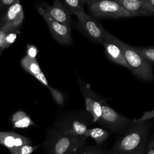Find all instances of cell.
Instances as JSON below:
<instances>
[{
	"instance_id": "1",
	"label": "cell",
	"mask_w": 154,
	"mask_h": 154,
	"mask_svg": "<svg viewBox=\"0 0 154 154\" xmlns=\"http://www.w3.org/2000/svg\"><path fill=\"white\" fill-rule=\"evenodd\" d=\"M152 121L132 120L126 131L116 141L108 154H145Z\"/></svg>"
},
{
	"instance_id": "2",
	"label": "cell",
	"mask_w": 154,
	"mask_h": 154,
	"mask_svg": "<svg viewBox=\"0 0 154 154\" xmlns=\"http://www.w3.org/2000/svg\"><path fill=\"white\" fill-rule=\"evenodd\" d=\"M86 138L61 132L53 128L48 131L43 144L45 154H78Z\"/></svg>"
},
{
	"instance_id": "3",
	"label": "cell",
	"mask_w": 154,
	"mask_h": 154,
	"mask_svg": "<svg viewBox=\"0 0 154 154\" xmlns=\"http://www.w3.org/2000/svg\"><path fill=\"white\" fill-rule=\"evenodd\" d=\"M91 124V116L85 110H79L61 116L55 121L53 128L66 134L79 138H85V133Z\"/></svg>"
},
{
	"instance_id": "4",
	"label": "cell",
	"mask_w": 154,
	"mask_h": 154,
	"mask_svg": "<svg viewBox=\"0 0 154 154\" xmlns=\"http://www.w3.org/2000/svg\"><path fill=\"white\" fill-rule=\"evenodd\" d=\"M118 42L123 50L128 69L132 73L142 80L152 81L153 73L152 64L137 51L135 48L119 39Z\"/></svg>"
},
{
	"instance_id": "5",
	"label": "cell",
	"mask_w": 154,
	"mask_h": 154,
	"mask_svg": "<svg viewBox=\"0 0 154 154\" xmlns=\"http://www.w3.org/2000/svg\"><path fill=\"white\" fill-rule=\"evenodd\" d=\"M132 120L120 114L106 103L103 100L102 103V115L97 122L102 127L109 131L123 134L131 123Z\"/></svg>"
},
{
	"instance_id": "6",
	"label": "cell",
	"mask_w": 154,
	"mask_h": 154,
	"mask_svg": "<svg viewBox=\"0 0 154 154\" xmlns=\"http://www.w3.org/2000/svg\"><path fill=\"white\" fill-rule=\"evenodd\" d=\"M92 15L97 18H122L131 17L128 11L114 0H100L88 6Z\"/></svg>"
},
{
	"instance_id": "7",
	"label": "cell",
	"mask_w": 154,
	"mask_h": 154,
	"mask_svg": "<svg viewBox=\"0 0 154 154\" xmlns=\"http://www.w3.org/2000/svg\"><path fill=\"white\" fill-rule=\"evenodd\" d=\"M37 9L45 19L53 37L61 45H70L72 42L70 26H66L52 19L41 5L38 6Z\"/></svg>"
},
{
	"instance_id": "8",
	"label": "cell",
	"mask_w": 154,
	"mask_h": 154,
	"mask_svg": "<svg viewBox=\"0 0 154 154\" xmlns=\"http://www.w3.org/2000/svg\"><path fill=\"white\" fill-rule=\"evenodd\" d=\"M78 19L79 26L84 32L95 42H103L106 31L102 26L82 10L75 15Z\"/></svg>"
},
{
	"instance_id": "9",
	"label": "cell",
	"mask_w": 154,
	"mask_h": 154,
	"mask_svg": "<svg viewBox=\"0 0 154 154\" xmlns=\"http://www.w3.org/2000/svg\"><path fill=\"white\" fill-rule=\"evenodd\" d=\"M80 88L84 97L85 111L91 116L92 123L97 122L102 115V103L103 99L87 85H81Z\"/></svg>"
},
{
	"instance_id": "10",
	"label": "cell",
	"mask_w": 154,
	"mask_h": 154,
	"mask_svg": "<svg viewBox=\"0 0 154 154\" xmlns=\"http://www.w3.org/2000/svg\"><path fill=\"white\" fill-rule=\"evenodd\" d=\"M107 57L111 61L128 69L123 50L118 42V38L106 32L102 42Z\"/></svg>"
},
{
	"instance_id": "11",
	"label": "cell",
	"mask_w": 154,
	"mask_h": 154,
	"mask_svg": "<svg viewBox=\"0 0 154 154\" xmlns=\"http://www.w3.org/2000/svg\"><path fill=\"white\" fill-rule=\"evenodd\" d=\"M41 6L52 19L66 26H70L72 14L60 0H54L52 5L44 2Z\"/></svg>"
},
{
	"instance_id": "12",
	"label": "cell",
	"mask_w": 154,
	"mask_h": 154,
	"mask_svg": "<svg viewBox=\"0 0 154 154\" xmlns=\"http://www.w3.org/2000/svg\"><path fill=\"white\" fill-rule=\"evenodd\" d=\"M130 13L131 16H154V8L139 0H114Z\"/></svg>"
},
{
	"instance_id": "13",
	"label": "cell",
	"mask_w": 154,
	"mask_h": 154,
	"mask_svg": "<svg viewBox=\"0 0 154 154\" xmlns=\"http://www.w3.org/2000/svg\"><path fill=\"white\" fill-rule=\"evenodd\" d=\"M24 15L20 0H16L10 6L0 19V28L8 24L22 23Z\"/></svg>"
},
{
	"instance_id": "14",
	"label": "cell",
	"mask_w": 154,
	"mask_h": 154,
	"mask_svg": "<svg viewBox=\"0 0 154 154\" xmlns=\"http://www.w3.org/2000/svg\"><path fill=\"white\" fill-rule=\"evenodd\" d=\"M20 64L24 70L33 76L43 85L48 88L50 86L35 58L25 55L22 58Z\"/></svg>"
},
{
	"instance_id": "15",
	"label": "cell",
	"mask_w": 154,
	"mask_h": 154,
	"mask_svg": "<svg viewBox=\"0 0 154 154\" xmlns=\"http://www.w3.org/2000/svg\"><path fill=\"white\" fill-rule=\"evenodd\" d=\"M28 138L14 132H0V144L8 150L24 144H30Z\"/></svg>"
},
{
	"instance_id": "16",
	"label": "cell",
	"mask_w": 154,
	"mask_h": 154,
	"mask_svg": "<svg viewBox=\"0 0 154 154\" xmlns=\"http://www.w3.org/2000/svg\"><path fill=\"white\" fill-rule=\"evenodd\" d=\"M11 123L14 128L18 129H25L34 125L30 117L22 110H18L12 115Z\"/></svg>"
},
{
	"instance_id": "17",
	"label": "cell",
	"mask_w": 154,
	"mask_h": 154,
	"mask_svg": "<svg viewBox=\"0 0 154 154\" xmlns=\"http://www.w3.org/2000/svg\"><path fill=\"white\" fill-rule=\"evenodd\" d=\"M85 138L88 137L93 139L97 145H100L106 141L109 137V132L105 129L101 128H88L85 133Z\"/></svg>"
},
{
	"instance_id": "18",
	"label": "cell",
	"mask_w": 154,
	"mask_h": 154,
	"mask_svg": "<svg viewBox=\"0 0 154 154\" xmlns=\"http://www.w3.org/2000/svg\"><path fill=\"white\" fill-rule=\"evenodd\" d=\"M21 24L22 23L8 24L0 28V53L2 51L7 35L11 32L17 31L20 28Z\"/></svg>"
},
{
	"instance_id": "19",
	"label": "cell",
	"mask_w": 154,
	"mask_h": 154,
	"mask_svg": "<svg viewBox=\"0 0 154 154\" xmlns=\"http://www.w3.org/2000/svg\"><path fill=\"white\" fill-rule=\"evenodd\" d=\"M63 1L72 14L76 15L84 9V3L81 0H63Z\"/></svg>"
},
{
	"instance_id": "20",
	"label": "cell",
	"mask_w": 154,
	"mask_h": 154,
	"mask_svg": "<svg viewBox=\"0 0 154 154\" xmlns=\"http://www.w3.org/2000/svg\"><path fill=\"white\" fill-rule=\"evenodd\" d=\"M40 147V146H31L24 144L9 150L10 154H31Z\"/></svg>"
},
{
	"instance_id": "21",
	"label": "cell",
	"mask_w": 154,
	"mask_h": 154,
	"mask_svg": "<svg viewBox=\"0 0 154 154\" xmlns=\"http://www.w3.org/2000/svg\"><path fill=\"white\" fill-rule=\"evenodd\" d=\"M137 51L142 55L151 64H154V46L135 48Z\"/></svg>"
},
{
	"instance_id": "22",
	"label": "cell",
	"mask_w": 154,
	"mask_h": 154,
	"mask_svg": "<svg viewBox=\"0 0 154 154\" xmlns=\"http://www.w3.org/2000/svg\"><path fill=\"white\" fill-rule=\"evenodd\" d=\"M48 88L49 89L54 102L59 106H63L66 100L65 94L57 89L51 86H49Z\"/></svg>"
},
{
	"instance_id": "23",
	"label": "cell",
	"mask_w": 154,
	"mask_h": 154,
	"mask_svg": "<svg viewBox=\"0 0 154 154\" xmlns=\"http://www.w3.org/2000/svg\"><path fill=\"white\" fill-rule=\"evenodd\" d=\"M78 154H108L107 152H105L101 148L97 146H90L82 147Z\"/></svg>"
},
{
	"instance_id": "24",
	"label": "cell",
	"mask_w": 154,
	"mask_h": 154,
	"mask_svg": "<svg viewBox=\"0 0 154 154\" xmlns=\"http://www.w3.org/2000/svg\"><path fill=\"white\" fill-rule=\"evenodd\" d=\"M153 118H154V109L144 112L143 113V116L140 118L138 119H134V120L135 122H143L147 120H151Z\"/></svg>"
},
{
	"instance_id": "25",
	"label": "cell",
	"mask_w": 154,
	"mask_h": 154,
	"mask_svg": "<svg viewBox=\"0 0 154 154\" xmlns=\"http://www.w3.org/2000/svg\"><path fill=\"white\" fill-rule=\"evenodd\" d=\"M16 37V34L14 33V31H13V32H11L10 33H9L5 38V43L2 47V51L4 50V49L8 48L15 40Z\"/></svg>"
},
{
	"instance_id": "26",
	"label": "cell",
	"mask_w": 154,
	"mask_h": 154,
	"mask_svg": "<svg viewBox=\"0 0 154 154\" xmlns=\"http://www.w3.org/2000/svg\"><path fill=\"white\" fill-rule=\"evenodd\" d=\"M16 0H1L0 1V14L5 11L10 6L15 2Z\"/></svg>"
},
{
	"instance_id": "27",
	"label": "cell",
	"mask_w": 154,
	"mask_h": 154,
	"mask_svg": "<svg viewBox=\"0 0 154 154\" xmlns=\"http://www.w3.org/2000/svg\"><path fill=\"white\" fill-rule=\"evenodd\" d=\"M26 49V55L32 58H35L38 53V49L34 45H28Z\"/></svg>"
},
{
	"instance_id": "28",
	"label": "cell",
	"mask_w": 154,
	"mask_h": 154,
	"mask_svg": "<svg viewBox=\"0 0 154 154\" xmlns=\"http://www.w3.org/2000/svg\"><path fill=\"white\" fill-rule=\"evenodd\" d=\"M145 154H154V138L150 140L147 144Z\"/></svg>"
},
{
	"instance_id": "29",
	"label": "cell",
	"mask_w": 154,
	"mask_h": 154,
	"mask_svg": "<svg viewBox=\"0 0 154 154\" xmlns=\"http://www.w3.org/2000/svg\"><path fill=\"white\" fill-rule=\"evenodd\" d=\"M82 1V2L84 4H88V5H91L94 2H96L100 0H81Z\"/></svg>"
},
{
	"instance_id": "30",
	"label": "cell",
	"mask_w": 154,
	"mask_h": 154,
	"mask_svg": "<svg viewBox=\"0 0 154 154\" xmlns=\"http://www.w3.org/2000/svg\"><path fill=\"white\" fill-rule=\"evenodd\" d=\"M141 1H143L147 4H149V5H150L152 7H153L154 8V0H139Z\"/></svg>"
}]
</instances>
